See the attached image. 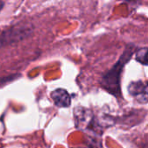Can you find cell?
Returning a JSON list of instances; mask_svg holds the SVG:
<instances>
[{
    "label": "cell",
    "instance_id": "5",
    "mask_svg": "<svg viewBox=\"0 0 148 148\" xmlns=\"http://www.w3.org/2000/svg\"><path fill=\"white\" fill-rule=\"evenodd\" d=\"M135 59L140 63L147 66V48L144 47L137 50L135 53Z\"/></svg>",
    "mask_w": 148,
    "mask_h": 148
},
{
    "label": "cell",
    "instance_id": "1",
    "mask_svg": "<svg viewBox=\"0 0 148 148\" xmlns=\"http://www.w3.org/2000/svg\"><path fill=\"white\" fill-rule=\"evenodd\" d=\"M134 51V44H128L116 63L108 71L105 72L100 80V85L101 88L112 95H114L116 98H121L122 96L121 88V73L126 64L131 60Z\"/></svg>",
    "mask_w": 148,
    "mask_h": 148
},
{
    "label": "cell",
    "instance_id": "2",
    "mask_svg": "<svg viewBox=\"0 0 148 148\" xmlns=\"http://www.w3.org/2000/svg\"><path fill=\"white\" fill-rule=\"evenodd\" d=\"M34 31V26L30 23L21 22L0 33V48L11 45L29 37Z\"/></svg>",
    "mask_w": 148,
    "mask_h": 148
},
{
    "label": "cell",
    "instance_id": "6",
    "mask_svg": "<svg viewBox=\"0 0 148 148\" xmlns=\"http://www.w3.org/2000/svg\"><path fill=\"white\" fill-rule=\"evenodd\" d=\"M3 5H4V2L0 1V11H1V10H2V9L3 8Z\"/></svg>",
    "mask_w": 148,
    "mask_h": 148
},
{
    "label": "cell",
    "instance_id": "3",
    "mask_svg": "<svg viewBox=\"0 0 148 148\" xmlns=\"http://www.w3.org/2000/svg\"><path fill=\"white\" fill-rule=\"evenodd\" d=\"M129 94L140 103L147 104V84L141 82H133L129 84L128 88Z\"/></svg>",
    "mask_w": 148,
    "mask_h": 148
},
{
    "label": "cell",
    "instance_id": "4",
    "mask_svg": "<svg viewBox=\"0 0 148 148\" xmlns=\"http://www.w3.org/2000/svg\"><path fill=\"white\" fill-rule=\"evenodd\" d=\"M51 99L55 105L59 108H68L71 104V96L64 88H57L51 92Z\"/></svg>",
    "mask_w": 148,
    "mask_h": 148
}]
</instances>
